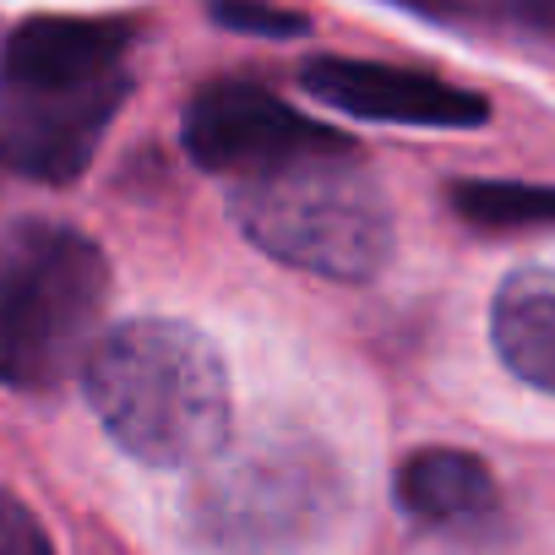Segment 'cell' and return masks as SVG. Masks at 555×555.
I'll list each match as a JSON object with an SVG mask.
<instances>
[{
    "label": "cell",
    "instance_id": "obj_1",
    "mask_svg": "<svg viewBox=\"0 0 555 555\" xmlns=\"http://www.w3.org/2000/svg\"><path fill=\"white\" fill-rule=\"evenodd\" d=\"M82 392L137 463L185 468L229 441V371L212 338L185 322L142 317L104 333L82 360Z\"/></svg>",
    "mask_w": 555,
    "mask_h": 555
},
{
    "label": "cell",
    "instance_id": "obj_2",
    "mask_svg": "<svg viewBox=\"0 0 555 555\" xmlns=\"http://www.w3.org/2000/svg\"><path fill=\"white\" fill-rule=\"evenodd\" d=\"M349 506L338 457L311 436L223 441L185 490V528L212 555H289Z\"/></svg>",
    "mask_w": 555,
    "mask_h": 555
},
{
    "label": "cell",
    "instance_id": "obj_3",
    "mask_svg": "<svg viewBox=\"0 0 555 555\" xmlns=\"http://www.w3.org/2000/svg\"><path fill=\"white\" fill-rule=\"evenodd\" d=\"M109 306L99 240L55 218H23L0 240V382L55 392L82 371Z\"/></svg>",
    "mask_w": 555,
    "mask_h": 555
},
{
    "label": "cell",
    "instance_id": "obj_4",
    "mask_svg": "<svg viewBox=\"0 0 555 555\" xmlns=\"http://www.w3.org/2000/svg\"><path fill=\"white\" fill-rule=\"evenodd\" d=\"M229 212L256 250L333 284H365L392 250V212L382 185L360 169V153L234 180Z\"/></svg>",
    "mask_w": 555,
    "mask_h": 555
},
{
    "label": "cell",
    "instance_id": "obj_5",
    "mask_svg": "<svg viewBox=\"0 0 555 555\" xmlns=\"http://www.w3.org/2000/svg\"><path fill=\"white\" fill-rule=\"evenodd\" d=\"M180 142L202 169L223 175L229 185L272 175V169H289V164H306V158L360 153L349 131L306 120L295 104H284L278 93H267L256 82H207L185 104Z\"/></svg>",
    "mask_w": 555,
    "mask_h": 555
},
{
    "label": "cell",
    "instance_id": "obj_6",
    "mask_svg": "<svg viewBox=\"0 0 555 555\" xmlns=\"http://www.w3.org/2000/svg\"><path fill=\"white\" fill-rule=\"evenodd\" d=\"M126 93V77L82 88H0V164L44 185L77 180L93 164Z\"/></svg>",
    "mask_w": 555,
    "mask_h": 555
},
{
    "label": "cell",
    "instance_id": "obj_7",
    "mask_svg": "<svg viewBox=\"0 0 555 555\" xmlns=\"http://www.w3.org/2000/svg\"><path fill=\"white\" fill-rule=\"evenodd\" d=\"M306 93L354 115V120H387V126H430V131H463L485 126L490 104L457 82H441L430 72L382 66V61H349V55H317L306 61Z\"/></svg>",
    "mask_w": 555,
    "mask_h": 555
},
{
    "label": "cell",
    "instance_id": "obj_8",
    "mask_svg": "<svg viewBox=\"0 0 555 555\" xmlns=\"http://www.w3.org/2000/svg\"><path fill=\"white\" fill-rule=\"evenodd\" d=\"M126 23L104 17H34L12 28L0 50V88H82L104 77H126Z\"/></svg>",
    "mask_w": 555,
    "mask_h": 555
},
{
    "label": "cell",
    "instance_id": "obj_9",
    "mask_svg": "<svg viewBox=\"0 0 555 555\" xmlns=\"http://www.w3.org/2000/svg\"><path fill=\"white\" fill-rule=\"evenodd\" d=\"M392 490H398V506L409 517H420L425 528H479L501 506L490 463H479L474 452H457V447L409 452L392 474Z\"/></svg>",
    "mask_w": 555,
    "mask_h": 555
},
{
    "label": "cell",
    "instance_id": "obj_10",
    "mask_svg": "<svg viewBox=\"0 0 555 555\" xmlns=\"http://www.w3.org/2000/svg\"><path fill=\"white\" fill-rule=\"evenodd\" d=\"M490 338L506 371L539 392H555V267H522L495 289Z\"/></svg>",
    "mask_w": 555,
    "mask_h": 555
},
{
    "label": "cell",
    "instance_id": "obj_11",
    "mask_svg": "<svg viewBox=\"0 0 555 555\" xmlns=\"http://www.w3.org/2000/svg\"><path fill=\"white\" fill-rule=\"evenodd\" d=\"M457 218L485 234H522V229H555V185H522V180H457L447 191Z\"/></svg>",
    "mask_w": 555,
    "mask_h": 555
},
{
    "label": "cell",
    "instance_id": "obj_12",
    "mask_svg": "<svg viewBox=\"0 0 555 555\" xmlns=\"http://www.w3.org/2000/svg\"><path fill=\"white\" fill-rule=\"evenodd\" d=\"M425 17H441V23H501V28H522V34L555 39V0H441V7H425Z\"/></svg>",
    "mask_w": 555,
    "mask_h": 555
},
{
    "label": "cell",
    "instance_id": "obj_13",
    "mask_svg": "<svg viewBox=\"0 0 555 555\" xmlns=\"http://www.w3.org/2000/svg\"><path fill=\"white\" fill-rule=\"evenodd\" d=\"M212 23L229 34H261V39H306L311 17L289 12V7H250V0H218Z\"/></svg>",
    "mask_w": 555,
    "mask_h": 555
},
{
    "label": "cell",
    "instance_id": "obj_14",
    "mask_svg": "<svg viewBox=\"0 0 555 555\" xmlns=\"http://www.w3.org/2000/svg\"><path fill=\"white\" fill-rule=\"evenodd\" d=\"M0 555H55V544H50L44 522L34 517V506L7 495V490H0Z\"/></svg>",
    "mask_w": 555,
    "mask_h": 555
}]
</instances>
